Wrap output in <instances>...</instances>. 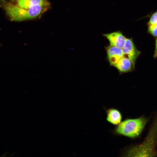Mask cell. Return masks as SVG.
Listing matches in <instances>:
<instances>
[{"label":"cell","mask_w":157,"mask_h":157,"mask_svg":"<svg viewBox=\"0 0 157 157\" xmlns=\"http://www.w3.org/2000/svg\"><path fill=\"white\" fill-rule=\"evenodd\" d=\"M122 49L124 56L129 58L135 67L137 59L141 52L136 47L132 38H126L125 44Z\"/></svg>","instance_id":"3"},{"label":"cell","mask_w":157,"mask_h":157,"mask_svg":"<svg viewBox=\"0 0 157 157\" xmlns=\"http://www.w3.org/2000/svg\"></svg>","instance_id":"13"},{"label":"cell","mask_w":157,"mask_h":157,"mask_svg":"<svg viewBox=\"0 0 157 157\" xmlns=\"http://www.w3.org/2000/svg\"><path fill=\"white\" fill-rule=\"evenodd\" d=\"M107 53L106 58L110 65L114 66L124 56L122 49L110 45L105 47Z\"/></svg>","instance_id":"4"},{"label":"cell","mask_w":157,"mask_h":157,"mask_svg":"<svg viewBox=\"0 0 157 157\" xmlns=\"http://www.w3.org/2000/svg\"><path fill=\"white\" fill-rule=\"evenodd\" d=\"M149 25L157 24V12L154 13L151 17L149 22Z\"/></svg>","instance_id":"10"},{"label":"cell","mask_w":157,"mask_h":157,"mask_svg":"<svg viewBox=\"0 0 157 157\" xmlns=\"http://www.w3.org/2000/svg\"><path fill=\"white\" fill-rule=\"evenodd\" d=\"M153 56L155 58H157V38L156 41L155 48Z\"/></svg>","instance_id":"11"},{"label":"cell","mask_w":157,"mask_h":157,"mask_svg":"<svg viewBox=\"0 0 157 157\" xmlns=\"http://www.w3.org/2000/svg\"><path fill=\"white\" fill-rule=\"evenodd\" d=\"M103 35L109 41L110 45L121 49L124 46L126 39L119 31L104 34Z\"/></svg>","instance_id":"5"},{"label":"cell","mask_w":157,"mask_h":157,"mask_svg":"<svg viewBox=\"0 0 157 157\" xmlns=\"http://www.w3.org/2000/svg\"><path fill=\"white\" fill-rule=\"evenodd\" d=\"M148 31L153 36H157V24L149 25Z\"/></svg>","instance_id":"9"},{"label":"cell","mask_w":157,"mask_h":157,"mask_svg":"<svg viewBox=\"0 0 157 157\" xmlns=\"http://www.w3.org/2000/svg\"><path fill=\"white\" fill-rule=\"evenodd\" d=\"M17 5L23 8L29 9L38 5L43 6L44 0H18Z\"/></svg>","instance_id":"8"},{"label":"cell","mask_w":157,"mask_h":157,"mask_svg":"<svg viewBox=\"0 0 157 157\" xmlns=\"http://www.w3.org/2000/svg\"><path fill=\"white\" fill-rule=\"evenodd\" d=\"M113 67L117 69L120 74L131 72L135 69L131 60L125 56L120 58Z\"/></svg>","instance_id":"6"},{"label":"cell","mask_w":157,"mask_h":157,"mask_svg":"<svg viewBox=\"0 0 157 157\" xmlns=\"http://www.w3.org/2000/svg\"><path fill=\"white\" fill-rule=\"evenodd\" d=\"M147 122V119L143 117L127 119L116 126L113 132L116 135L134 138L141 133Z\"/></svg>","instance_id":"1"},{"label":"cell","mask_w":157,"mask_h":157,"mask_svg":"<svg viewBox=\"0 0 157 157\" xmlns=\"http://www.w3.org/2000/svg\"><path fill=\"white\" fill-rule=\"evenodd\" d=\"M43 6L38 5L29 9L20 7L17 4L8 3L4 5L6 13L13 21H21L32 19L40 15Z\"/></svg>","instance_id":"2"},{"label":"cell","mask_w":157,"mask_h":157,"mask_svg":"<svg viewBox=\"0 0 157 157\" xmlns=\"http://www.w3.org/2000/svg\"><path fill=\"white\" fill-rule=\"evenodd\" d=\"M2 0V1H5V0Z\"/></svg>","instance_id":"12"},{"label":"cell","mask_w":157,"mask_h":157,"mask_svg":"<svg viewBox=\"0 0 157 157\" xmlns=\"http://www.w3.org/2000/svg\"><path fill=\"white\" fill-rule=\"evenodd\" d=\"M107 114L106 119L109 123L117 126L121 122L122 116L121 113L115 108H110L106 110Z\"/></svg>","instance_id":"7"}]
</instances>
